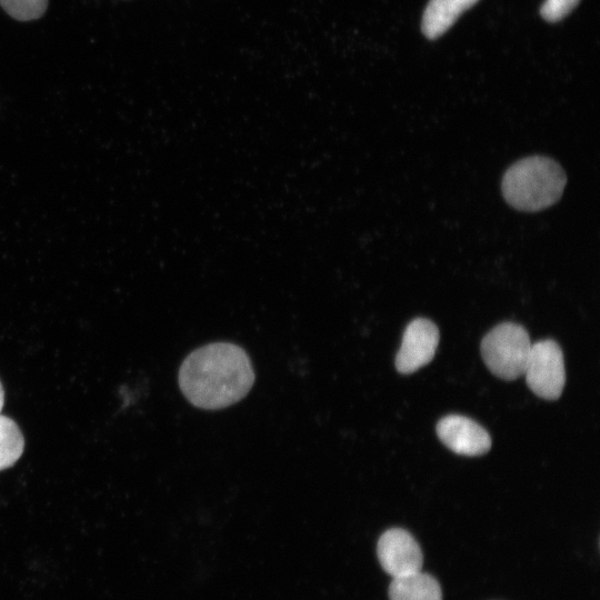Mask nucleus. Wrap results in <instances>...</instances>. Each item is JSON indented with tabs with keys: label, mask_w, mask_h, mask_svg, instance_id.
<instances>
[{
	"label": "nucleus",
	"mask_w": 600,
	"mask_h": 600,
	"mask_svg": "<svg viewBox=\"0 0 600 600\" xmlns=\"http://www.w3.org/2000/svg\"><path fill=\"white\" fill-rule=\"evenodd\" d=\"M178 380L189 402L216 410L241 400L253 384L254 372L241 347L214 342L196 349L183 360Z\"/></svg>",
	"instance_id": "nucleus-1"
},
{
	"label": "nucleus",
	"mask_w": 600,
	"mask_h": 600,
	"mask_svg": "<svg viewBox=\"0 0 600 600\" xmlns=\"http://www.w3.org/2000/svg\"><path fill=\"white\" fill-rule=\"evenodd\" d=\"M567 177L554 160L533 156L513 163L502 179L506 201L521 211H539L556 203L562 196Z\"/></svg>",
	"instance_id": "nucleus-2"
},
{
	"label": "nucleus",
	"mask_w": 600,
	"mask_h": 600,
	"mask_svg": "<svg viewBox=\"0 0 600 600\" xmlns=\"http://www.w3.org/2000/svg\"><path fill=\"white\" fill-rule=\"evenodd\" d=\"M527 330L514 322H502L481 341V356L489 370L504 380L523 376L531 350Z\"/></svg>",
	"instance_id": "nucleus-3"
},
{
	"label": "nucleus",
	"mask_w": 600,
	"mask_h": 600,
	"mask_svg": "<svg viewBox=\"0 0 600 600\" xmlns=\"http://www.w3.org/2000/svg\"><path fill=\"white\" fill-rule=\"evenodd\" d=\"M523 376L531 391L546 400L558 399L566 383L561 348L550 339L531 346Z\"/></svg>",
	"instance_id": "nucleus-4"
},
{
	"label": "nucleus",
	"mask_w": 600,
	"mask_h": 600,
	"mask_svg": "<svg viewBox=\"0 0 600 600\" xmlns=\"http://www.w3.org/2000/svg\"><path fill=\"white\" fill-rule=\"evenodd\" d=\"M377 554L381 567L392 578L420 571L423 564L418 542L400 528L389 529L381 534Z\"/></svg>",
	"instance_id": "nucleus-5"
},
{
	"label": "nucleus",
	"mask_w": 600,
	"mask_h": 600,
	"mask_svg": "<svg viewBox=\"0 0 600 600\" xmlns=\"http://www.w3.org/2000/svg\"><path fill=\"white\" fill-rule=\"evenodd\" d=\"M439 343L438 327L429 319L417 318L406 328L396 368L401 373H412L428 364Z\"/></svg>",
	"instance_id": "nucleus-6"
},
{
	"label": "nucleus",
	"mask_w": 600,
	"mask_h": 600,
	"mask_svg": "<svg viewBox=\"0 0 600 600\" xmlns=\"http://www.w3.org/2000/svg\"><path fill=\"white\" fill-rule=\"evenodd\" d=\"M439 439L453 452L476 457L484 454L491 447V438L486 429L470 418L449 414L437 424Z\"/></svg>",
	"instance_id": "nucleus-7"
},
{
	"label": "nucleus",
	"mask_w": 600,
	"mask_h": 600,
	"mask_svg": "<svg viewBox=\"0 0 600 600\" xmlns=\"http://www.w3.org/2000/svg\"><path fill=\"white\" fill-rule=\"evenodd\" d=\"M479 0H430L422 16V32L429 39L442 36Z\"/></svg>",
	"instance_id": "nucleus-8"
},
{
	"label": "nucleus",
	"mask_w": 600,
	"mask_h": 600,
	"mask_svg": "<svg viewBox=\"0 0 600 600\" xmlns=\"http://www.w3.org/2000/svg\"><path fill=\"white\" fill-rule=\"evenodd\" d=\"M388 593L390 600H442L438 581L421 570L393 578Z\"/></svg>",
	"instance_id": "nucleus-9"
},
{
	"label": "nucleus",
	"mask_w": 600,
	"mask_h": 600,
	"mask_svg": "<svg viewBox=\"0 0 600 600\" xmlns=\"http://www.w3.org/2000/svg\"><path fill=\"white\" fill-rule=\"evenodd\" d=\"M24 448L22 432L10 418L0 414V471L10 468Z\"/></svg>",
	"instance_id": "nucleus-10"
},
{
	"label": "nucleus",
	"mask_w": 600,
	"mask_h": 600,
	"mask_svg": "<svg viewBox=\"0 0 600 600\" xmlns=\"http://www.w3.org/2000/svg\"><path fill=\"white\" fill-rule=\"evenodd\" d=\"M0 4L13 19L29 21L44 13L48 0H0Z\"/></svg>",
	"instance_id": "nucleus-11"
},
{
	"label": "nucleus",
	"mask_w": 600,
	"mask_h": 600,
	"mask_svg": "<svg viewBox=\"0 0 600 600\" xmlns=\"http://www.w3.org/2000/svg\"><path fill=\"white\" fill-rule=\"evenodd\" d=\"M580 0H546L540 8L543 19L556 22L568 16Z\"/></svg>",
	"instance_id": "nucleus-12"
},
{
	"label": "nucleus",
	"mask_w": 600,
	"mask_h": 600,
	"mask_svg": "<svg viewBox=\"0 0 600 600\" xmlns=\"http://www.w3.org/2000/svg\"><path fill=\"white\" fill-rule=\"evenodd\" d=\"M3 404H4V391L0 382V412H1V409L3 408Z\"/></svg>",
	"instance_id": "nucleus-13"
}]
</instances>
